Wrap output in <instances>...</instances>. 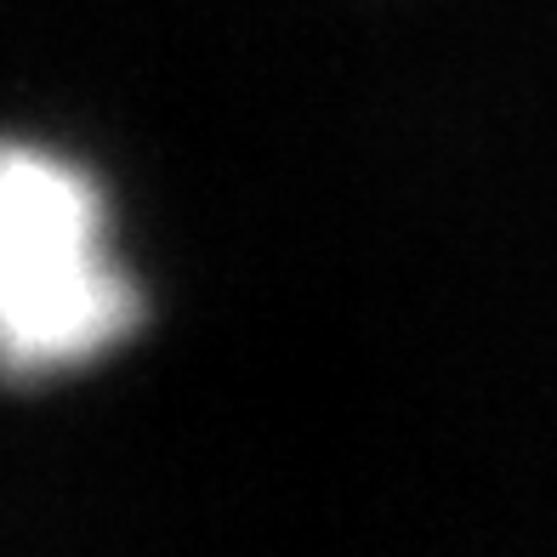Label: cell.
<instances>
[{"instance_id": "6da1fadb", "label": "cell", "mask_w": 557, "mask_h": 557, "mask_svg": "<svg viewBox=\"0 0 557 557\" xmlns=\"http://www.w3.org/2000/svg\"><path fill=\"white\" fill-rule=\"evenodd\" d=\"M143 290L109 245L97 183L52 148L12 143L0 160V347L17 382L63 375L120 347Z\"/></svg>"}]
</instances>
